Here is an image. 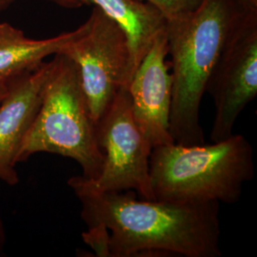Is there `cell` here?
<instances>
[{
    "label": "cell",
    "instance_id": "1",
    "mask_svg": "<svg viewBox=\"0 0 257 257\" xmlns=\"http://www.w3.org/2000/svg\"><path fill=\"white\" fill-rule=\"evenodd\" d=\"M82 204L88 226L105 225L111 257L174 253L186 257L221 256L219 203H179L138 199L133 190L100 193L82 176L68 181Z\"/></svg>",
    "mask_w": 257,
    "mask_h": 257
},
{
    "label": "cell",
    "instance_id": "2",
    "mask_svg": "<svg viewBox=\"0 0 257 257\" xmlns=\"http://www.w3.org/2000/svg\"><path fill=\"white\" fill-rule=\"evenodd\" d=\"M248 11L236 0H202L196 9L167 20L174 81L170 133L176 144H205L200 105L206 86L231 30Z\"/></svg>",
    "mask_w": 257,
    "mask_h": 257
},
{
    "label": "cell",
    "instance_id": "3",
    "mask_svg": "<svg viewBox=\"0 0 257 257\" xmlns=\"http://www.w3.org/2000/svg\"><path fill=\"white\" fill-rule=\"evenodd\" d=\"M150 175L157 200L233 204L254 176L253 150L241 135L211 145L158 146L151 153Z\"/></svg>",
    "mask_w": 257,
    "mask_h": 257
},
{
    "label": "cell",
    "instance_id": "4",
    "mask_svg": "<svg viewBox=\"0 0 257 257\" xmlns=\"http://www.w3.org/2000/svg\"><path fill=\"white\" fill-rule=\"evenodd\" d=\"M37 153H50L75 160L83 176L94 180L104 156L96 141L95 123L84 93L76 64L56 54L43 88L37 117L20 148L18 163Z\"/></svg>",
    "mask_w": 257,
    "mask_h": 257
},
{
    "label": "cell",
    "instance_id": "5",
    "mask_svg": "<svg viewBox=\"0 0 257 257\" xmlns=\"http://www.w3.org/2000/svg\"><path fill=\"white\" fill-rule=\"evenodd\" d=\"M95 134L103 165L94 180L82 175L85 183L100 193L133 190L141 199L155 200L150 175L153 148L134 117L128 87L120 89L95 123Z\"/></svg>",
    "mask_w": 257,
    "mask_h": 257
},
{
    "label": "cell",
    "instance_id": "6",
    "mask_svg": "<svg viewBox=\"0 0 257 257\" xmlns=\"http://www.w3.org/2000/svg\"><path fill=\"white\" fill-rule=\"evenodd\" d=\"M89 28L61 54L77 66L94 123L101 118L122 87L131 81V54L121 28L93 6Z\"/></svg>",
    "mask_w": 257,
    "mask_h": 257
},
{
    "label": "cell",
    "instance_id": "7",
    "mask_svg": "<svg viewBox=\"0 0 257 257\" xmlns=\"http://www.w3.org/2000/svg\"><path fill=\"white\" fill-rule=\"evenodd\" d=\"M205 92L214 104L211 139L225 140L233 135L239 115L257 95V10L246 12L231 30Z\"/></svg>",
    "mask_w": 257,
    "mask_h": 257
},
{
    "label": "cell",
    "instance_id": "8",
    "mask_svg": "<svg viewBox=\"0 0 257 257\" xmlns=\"http://www.w3.org/2000/svg\"><path fill=\"white\" fill-rule=\"evenodd\" d=\"M167 55L165 28L156 36L128 86L134 117L153 149L175 143L170 133L174 81Z\"/></svg>",
    "mask_w": 257,
    "mask_h": 257
},
{
    "label": "cell",
    "instance_id": "9",
    "mask_svg": "<svg viewBox=\"0 0 257 257\" xmlns=\"http://www.w3.org/2000/svg\"><path fill=\"white\" fill-rule=\"evenodd\" d=\"M53 60L6 82L7 92L0 102V180L19 183L16 170L20 148L37 117L42 92Z\"/></svg>",
    "mask_w": 257,
    "mask_h": 257
},
{
    "label": "cell",
    "instance_id": "10",
    "mask_svg": "<svg viewBox=\"0 0 257 257\" xmlns=\"http://www.w3.org/2000/svg\"><path fill=\"white\" fill-rule=\"evenodd\" d=\"M87 19L71 32L46 39H33L9 23H0V84L36 70L49 55L61 53L89 28Z\"/></svg>",
    "mask_w": 257,
    "mask_h": 257
},
{
    "label": "cell",
    "instance_id": "11",
    "mask_svg": "<svg viewBox=\"0 0 257 257\" xmlns=\"http://www.w3.org/2000/svg\"><path fill=\"white\" fill-rule=\"evenodd\" d=\"M79 1L82 5L97 6L121 28L128 40L132 79L156 36L165 29L164 16L151 3L139 0Z\"/></svg>",
    "mask_w": 257,
    "mask_h": 257
},
{
    "label": "cell",
    "instance_id": "12",
    "mask_svg": "<svg viewBox=\"0 0 257 257\" xmlns=\"http://www.w3.org/2000/svg\"><path fill=\"white\" fill-rule=\"evenodd\" d=\"M88 227L89 230L82 233L83 241L93 249L95 256L111 257L109 229L103 224Z\"/></svg>",
    "mask_w": 257,
    "mask_h": 257
},
{
    "label": "cell",
    "instance_id": "13",
    "mask_svg": "<svg viewBox=\"0 0 257 257\" xmlns=\"http://www.w3.org/2000/svg\"><path fill=\"white\" fill-rule=\"evenodd\" d=\"M149 2L161 12L166 20L176 19L196 9L202 0H139Z\"/></svg>",
    "mask_w": 257,
    "mask_h": 257
},
{
    "label": "cell",
    "instance_id": "14",
    "mask_svg": "<svg viewBox=\"0 0 257 257\" xmlns=\"http://www.w3.org/2000/svg\"><path fill=\"white\" fill-rule=\"evenodd\" d=\"M16 0H0V13L8 9ZM66 9H77L83 5L79 0H47Z\"/></svg>",
    "mask_w": 257,
    "mask_h": 257
},
{
    "label": "cell",
    "instance_id": "15",
    "mask_svg": "<svg viewBox=\"0 0 257 257\" xmlns=\"http://www.w3.org/2000/svg\"><path fill=\"white\" fill-rule=\"evenodd\" d=\"M241 6L248 10H257V0H236Z\"/></svg>",
    "mask_w": 257,
    "mask_h": 257
},
{
    "label": "cell",
    "instance_id": "16",
    "mask_svg": "<svg viewBox=\"0 0 257 257\" xmlns=\"http://www.w3.org/2000/svg\"><path fill=\"white\" fill-rule=\"evenodd\" d=\"M4 241H5V233H4V228H3V224L2 221L0 219V251L3 248L4 245Z\"/></svg>",
    "mask_w": 257,
    "mask_h": 257
},
{
    "label": "cell",
    "instance_id": "17",
    "mask_svg": "<svg viewBox=\"0 0 257 257\" xmlns=\"http://www.w3.org/2000/svg\"><path fill=\"white\" fill-rule=\"evenodd\" d=\"M6 92H7V85H6V83H1L0 84V102L4 98Z\"/></svg>",
    "mask_w": 257,
    "mask_h": 257
}]
</instances>
